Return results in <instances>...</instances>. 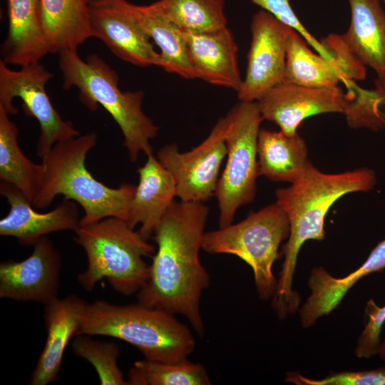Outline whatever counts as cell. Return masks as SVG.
<instances>
[{
  "label": "cell",
  "mask_w": 385,
  "mask_h": 385,
  "mask_svg": "<svg viewBox=\"0 0 385 385\" xmlns=\"http://www.w3.org/2000/svg\"><path fill=\"white\" fill-rule=\"evenodd\" d=\"M98 135L89 133L58 141L41 157L43 174L33 202L36 209L51 205L62 195L83 210L80 225H86L109 217L125 221L135 186L123 183L108 187L94 178L86 167L88 152L96 145Z\"/></svg>",
  "instance_id": "cell-3"
},
{
  "label": "cell",
  "mask_w": 385,
  "mask_h": 385,
  "mask_svg": "<svg viewBox=\"0 0 385 385\" xmlns=\"http://www.w3.org/2000/svg\"><path fill=\"white\" fill-rule=\"evenodd\" d=\"M227 118H220L207 138L187 152L175 143L165 145L156 158L171 173L177 197L182 201L204 202L215 194L222 161L227 155Z\"/></svg>",
  "instance_id": "cell-10"
},
{
  "label": "cell",
  "mask_w": 385,
  "mask_h": 385,
  "mask_svg": "<svg viewBox=\"0 0 385 385\" xmlns=\"http://www.w3.org/2000/svg\"><path fill=\"white\" fill-rule=\"evenodd\" d=\"M19 129L0 106V179L21 190L32 203L40 188L43 166L29 160L18 143Z\"/></svg>",
  "instance_id": "cell-26"
},
{
  "label": "cell",
  "mask_w": 385,
  "mask_h": 385,
  "mask_svg": "<svg viewBox=\"0 0 385 385\" xmlns=\"http://www.w3.org/2000/svg\"><path fill=\"white\" fill-rule=\"evenodd\" d=\"M351 22L343 38L354 55L377 76L385 89V11L381 0H348Z\"/></svg>",
  "instance_id": "cell-21"
},
{
  "label": "cell",
  "mask_w": 385,
  "mask_h": 385,
  "mask_svg": "<svg viewBox=\"0 0 385 385\" xmlns=\"http://www.w3.org/2000/svg\"><path fill=\"white\" fill-rule=\"evenodd\" d=\"M180 31L196 78L237 92L243 81L238 67V46L227 26L208 32Z\"/></svg>",
  "instance_id": "cell-18"
},
{
  "label": "cell",
  "mask_w": 385,
  "mask_h": 385,
  "mask_svg": "<svg viewBox=\"0 0 385 385\" xmlns=\"http://www.w3.org/2000/svg\"><path fill=\"white\" fill-rule=\"evenodd\" d=\"M0 194L10 205L6 217L0 220V235L14 237L24 246H34L47 235L63 231H75L80 225L76 202L63 199L53 210L36 212L27 197L15 185L0 183Z\"/></svg>",
  "instance_id": "cell-15"
},
{
  "label": "cell",
  "mask_w": 385,
  "mask_h": 385,
  "mask_svg": "<svg viewBox=\"0 0 385 385\" xmlns=\"http://www.w3.org/2000/svg\"><path fill=\"white\" fill-rule=\"evenodd\" d=\"M209 213L203 202L173 201L152 238L157 249L138 302L185 317L200 336L205 332L200 298L210 277L200 260Z\"/></svg>",
  "instance_id": "cell-1"
},
{
  "label": "cell",
  "mask_w": 385,
  "mask_h": 385,
  "mask_svg": "<svg viewBox=\"0 0 385 385\" xmlns=\"http://www.w3.org/2000/svg\"><path fill=\"white\" fill-rule=\"evenodd\" d=\"M260 175L277 182L293 183L305 171L310 162L304 140L298 133L260 129L257 140Z\"/></svg>",
  "instance_id": "cell-24"
},
{
  "label": "cell",
  "mask_w": 385,
  "mask_h": 385,
  "mask_svg": "<svg viewBox=\"0 0 385 385\" xmlns=\"http://www.w3.org/2000/svg\"><path fill=\"white\" fill-rule=\"evenodd\" d=\"M71 346L76 356L84 359L94 367L101 385H128L118 366L120 347L117 343L79 334L75 337Z\"/></svg>",
  "instance_id": "cell-29"
},
{
  "label": "cell",
  "mask_w": 385,
  "mask_h": 385,
  "mask_svg": "<svg viewBox=\"0 0 385 385\" xmlns=\"http://www.w3.org/2000/svg\"><path fill=\"white\" fill-rule=\"evenodd\" d=\"M114 0H87L89 4H102L107 3Z\"/></svg>",
  "instance_id": "cell-35"
},
{
  "label": "cell",
  "mask_w": 385,
  "mask_h": 385,
  "mask_svg": "<svg viewBox=\"0 0 385 385\" xmlns=\"http://www.w3.org/2000/svg\"><path fill=\"white\" fill-rule=\"evenodd\" d=\"M285 381L299 385H385V366L374 370L332 373L313 379L296 371L287 372Z\"/></svg>",
  "instance_id": "cell-31"
},
{
  "label": "cell",
  "mask_w": 385,
  "mask_h": 385,
  "mask_svg": "<svg viewBox=\"0 0 385 385\" xmlns=\"http://www.w3.org/2000/svg\"><path fill=\"white\" fill-rule=\"evenodd\" d=\"M289 235L287 216L275 202L236 224L205 232L202 250L210 254L235 255L243 260L252 270L259 297L268 300L273 297L277 284L272 266L281 242Z\"/></svg>",
  "instance_id": "cell-7"
},
{
  "label": "cell",
  "mask_w": 385,
  "mask_h": 385,
  "mask_svg": "<svg viewBox=\"0 0 385 385\" xmlns=\"http://www.w3.org/2000/svg\"><path fill=\"white\" fill-rule=\"evenodd\" d=\"M112 1L129 16L158 46L165 71L185 79L196 78L185 40L178 28L153 13L147 5H136L126 0Z\"/></svg>",
  "instance_id": "cell-25"
},
{
  "label": "cell",
  "mask_w": 385,
  "mask_h": 385,
  "mask_svg": "<svg viewBox=\"0 0 385 385\" xmlns=\"http://www.w3.org/2000/svg\"><path fill=\"white\" fill-rule=\"evenodd\" d=\"M251 1L261 9L270 13L284 25L297 32L317 53L329 59L334 58V53L324 46L322 41L317 40L304 26L294 12L289 0H251Z\"/></svg>",
  "instance_id": "cell-32"
},
{
  "label": "cell",
  "mask_w": 385,
  "mask_h": 385,
  "mask_svg": "<svg viewBox=\"0 0 385 385\" xmlns=\"http://www.w3.org/2000/svg\"><path fill=\"white\" fill-rule=\"evenodd\" d=\"M79 334L118 339L135 346L144 359L165 363L188 360L195 347L191 331L175 314L138 302L124 305L101 299L88 302Z\"/></svg>",
  "instance_id": "cell-5"
},
{
  "label": "cell",
  "mask_w": 385,
  "mask_h": 385,
  "mask_svg": "<svg viewBox=\"0 0 385 385\" xmlns=\"http://www.w3.org/2000/svg\"><path fill=\"white\" fill-rule=\"evenodd\" d=\"M74 232V240L87 258V267L77 280L87 292L103 279L125 296L137 294L143 287L150 272L143 257H152L156 249L124 220L106 217L79 225Z\"/></svg>",
  "instance_id": "cell-6"
},
{
  "label": "cell",
  "mask_w": 385,
  "mask_h": 385,
  "mask_svg": "<svg viewBox=\"0 0 385 385\" xmlns=\"http://www.w3.org/2000/svg\"><path fill=\"white\" fill-rule=\"evenodd\" d=\"M93 37L122 61L163 68L164 61L144 31L114 2L89 4Z\"/></svg>",
  "instance_id": "cell-16"
},
{
  "label": "cell",
  "mask_w": 385,
  "mask_h": 385,
  "mask_svg": "<svg viewBox=\"0 0 385 385\" xmlns=\"http://www.w3.org/2000/svg\"><path fill=\"white\" fill-rule=\"evenodd\" d=\"M128 385H209L205 366L186 360L165 363L146 359L135 361L128 371Z\"/></svg>",
  "instance_id": "cell-28"
},
{
  "label": "cell",
  "mask_w": 385,
  "mask_h": 385,
  "mask_svg": "<svg viewBox=\"0 0 385 385\" xmlns=\"http://www.w3.org/2000/svg\"><path fill=\"white\" fill-rule=\"evenodd\" d=\"M41 21L49 53L77 50L93 37L87 0H41Z\"/></svg>",
  "instance_id": "cell-23"
},
{
  "label": "cell",
  "mask_w": 385,
  "mask_h": 385,
  "mask_svg": "<svg viewBox=\"0 0 385 385\" xmlns=\"http://www.w3.org/2000/svg\"><path fill=\"white\" fill-rule=\"evenodd\" d=\"M88 302L76 294L58 297L44 304L46 339L31 377V385L57 381L66 346L78 335Z\"/></svg>",
  "instance_id": "cell-17"
},
{
  "label": "cell",
  "mask_w": 385,
  "mask_h": 385,
  "mask_svg": "<svg viewBox=\"0 0 385 385\" xmlns=\"http://www.w3.org/2000/svg\"><path fill=\"white\" fill-rule=\"evenodd\" d=\"M52 77L53 73L39 61L14 71L0 61V106L9 115H15L19 110L13 100L19 98L24 113L38 120L41 133L36 155L40 158L57 142L80 135L71 121L63 120L46 91V85Z\"/></svg>",
  "instance_id": "cell-9"
},
{
  "label": "cell",
  "mask_w": 385,
  "mask_h": 385,
  "mask_svg": "<svg viewBox=\"0 0 385 385\" xmlns=\"http://www.w3.org/2000/svg\"><path fill=\"white\" fill-rule=\"evenodd\" d=\"M349 91L344 114L349 125L377 130L385 128V89L375 85L373 90H365L351 80L345 83Z\"/></svg>",
  "instance_id": "cell-30"
},
{
  "label": "cell",
  "mask_w": 385,
  "mask_h": 385,
  "mask_svg": "<svg viewBox=\"0 0 385 385\" xmlns=\"http://www.w3.org/2000/svg\"><path fill=\"white\" fill-rule=\"evenodd\" d=\"M381 1H383L385 4V0H381Z\"/></svg>",
  "instance_id": "cell-36"
},
{
  "label": "cell",
  "mask_w": 385,
  "mask_h": 385,
  "mask_svg": "<svg viewBox=\"0 0 385 385\" xmlns=\"http://www.w3.org/2000/svg\"><path fill=\"white\" fill-rule=\"evenodd\" d=\"M290 29L263 9L253 14L246 75L237 92L240 101H257L283 81Z\"/></svg>",
  "instance_id": "cell-12"
},
{
  "label": "cell",
  "mask_w": 385,
  "mask_h": 385,
  "mask_svg": "<svg viewBox=\"0 0 385 385\" xmlns=\"http://www.w3.org/2000/svg\"><path fill=\"white\" fill-rule=\"evenodd\" d=\"M8 33L1 59L23 66L49 53L41 21V0H7Z\"/></svg>",
  "instance_id": "cell-22"
},
{
  "label": "cell",
  "mask_w": 385,
  "mask_h": 385,
  "mask_svg": "<svg viewBox=\"0 0 385 385\" xmlns=\"http://www.w3.org/2000/svg\"><path fill=\"white\" fill-rule=\"evenodd\" d=\"M263 120L287 135L297 133L306 118L322 113H344L347 94L338 86L310 87L282 81L257 101Z\"/></svg>",
  "instance_id": "cell-13"
},
{
  "label": "cell",
  "mask_w": 385,
  "mask_h": 385,
  "mask_svg": "<svg viewBox=\"0 0 385 385\" xmlns=\"http://www.w3.org/2000/svg\"><path fill=\"white\" fill-rule=\"evenodd\" d=\"M58 54L63 89L77 88L88 109L95 111L101 105L109 113L122 132L130 160L135 162L140 153H153L150 140L157 136L159 128L143 111V91H121L116 71L96 53L85 60L77 50Z\"/></svg>",
  "instance_id": "cell-4"
},
{
  "label": "cell",
  "mask_w": 385,
  "mask_h": 385,
  "mask_svg": "<svg viewBox=\"0 0 385 385\" xmlns=\"http://www.w3.org/2000/svg\"><path fill=\"white\" fill-rule=\"evenodd\" d=\"M147 6L181 30L208 32L227 26L224 0H158Z\"/></svg>",
  "instance_id": "cell-27"
},
{
  "label": "cell",
  "mask_w": 385,
  "mask_h": 385,
  "mask_svg": "<svg viewBox=\"0 0 385 385\" xmlns=\"http://www.w3.org/2000/svg\"><path fill=\"white\" fill-rule=\"evenodd\" d=\"M138 168V185L128 209L125 222L141 236L150 239L154 230L177 197L176 185L171 173L150 153Z\"/></svg>",
  "instance_id": "cell-19"
},
{
  "label": "cell",
  "mask_w": 385,
  "mask_h": 385,
  "mask_svg": "<svg viewBox=\"0 0 385 385\" xmlns=\"http://www.w3.org/2000/svg\"><path fill=\"white\" fill-rule=\"evenodd\" d=\"M378 354L379 355L381 359L385 361V340L382 343H381Z\"/></svg>",
  "instance_id": "cell-34"
},
{
  "label": "cell",
  "mask_w": 385,
  "mask_h": 385,
  "mask_svg": "<svg viewBox=\"0 0 385 385\" xmlns=\"http://www.w3.org/2000/svg\"><path fill=\"white\" fill-rule=\"evenodd\" d=\"M226 118L227 161L214 194L219 227L232 224L238 208L254 200L260 175L257 140L263 118L257 101H240Z\"/></svg>",
  "instance_id": "cell-8"
},
{
  "label": "cell",
  "mask_w": 385,
  "mask_h": 385,
  "mask_svg": "<svg viewBox=\"0 0 385 385\" xmlns=\"http://www.w3.org/2000/svg\"><path fill=\"white\" fill-rule=\"evenodd\" d=\"M384 269L385 239L376 245L359 267L344 277H334L322 267L312 269L308 279L311 294L299 312L302 325H313L319 317L337 308L361 278Z\"/></svg>",
  "instance_id": "cell-20"
},
{
  "label": "cell",
  "mask_w": 385,
  "mask_h": 385,
  "mask_svg": "<svg viewBox=\"0 0 385 385\" xmlns=\"http://www.w3.org/2000/svg\"><path fill=\"white\" fill-rule=\"evenodd\" d=\"M321 41L334 53L332 59L314 53L297 32L289 30L283 81L310 87H334L339 82L366 78V66L354 55L342 35L331 34Z\"/></svg>",
  "instance_id": "cell-11"
},
{
  "label": "cell",
  "mask_w": 385,
  "mask_h": 385,
  "mask_svg": "<svg viewBox=\"0 0 385 385\" xmlns=\"http://www.w3.org/2000/svg\"><path fill=\"white\" fill-rule=\"evenodd\" d=\"M376 183L375 172L367 168L327 174L310 163L290 186L276 190V203L289 222L288 240L282 250L284 262L272 298V307L279 318L294 313L300 303L298 293L292 289V282L302 245L309 240L324 238L325 217L337 200L348 193L369 191Z\"/></svg>",
  "instance_id": "cell-2"
},
{
  "label": "cell",
  "mask_w": 385,
  "mask_h": 385,
  "mask_svg": "<svg viewBox=\"0 0 385 385\" xmlns=\"http://www.w3.org/2000/svg\"><path fill=\"white\" fill-rule=\"evenodd\" d=\"M61 257L46 237L34 245L25 260L0 263V297L45 304L58 297Z\"/></svg>",
  "instance_id": "cell-14"
},
{
  "label": "cell",
  "mask_w": 385,
  "mask_h": 385,
  "mask_svg": "<svg viewBox=\"0 0 385 385\" xmlns=\"http://www.w3.org/2000/svg\"><path fill=\"white\" fill-rule=\"evenodd\" d=\"M368 321L360 334L355 349L359 358H370L378 354L381 344L380 334L385 322V305L379 307L370 299L364 309Z\"/></svg>",
  "instance_id": "cell-33"
}]
</instances>
